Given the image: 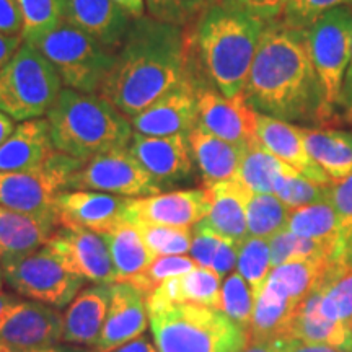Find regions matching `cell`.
Listing matches in <instances>:
<instances>
[{"label":"cell","mask_w":352,"mask_h":352,"mask_svg":"<svg viewBox=\"0 0 352 352\" xmlns=\"http://www.w3.org/2000/svg\"><path fill=\"white\" fill-rule=\"evenodd\" d=\"M197 264L186 254H173V256H157L153 261L140 271L139 274L131 277L126 283H131L142 296L147 298L164 280L173 276H182L184 272L195 270Z\"/></svg>","instance_id":"41"},{"label":"cell","mask_w":352,"mask_h":352,"mask_svg":"<svg viewBox=\"0 0 352 352\" xmlns=\"http://www.w3.org/2000/svg\"><path fill=\"white\" fill-rule=\"evenodd\" d=\"M189 145H191L192 160L196 168L199 170L206 188L235 179L245 147L227 142L210 134L199 124H196L195 129L189 132Z\"/></svg>","instance_id":"26"},{"label":"cell","mask_w":352,"mask_h":352,"mask_svg":"<svg viewBox=\"0 0 352 352\" xmlns=\"http://www.w3.org/2000/svg\"><path fill=\"white\" fill-rule=\"evenodd\" d=\"M109 300L111 284H95L82 289L63 314L60 342L94 349L107 321Z\"/></svg>","instance_id":"21"},{"label":"cell","mask_w":352,"mask_h":352,"mask_svg":"<svg viewBox=\"0 0 352 352\" xmlns=\"http://www.w3.org/2000/svg\"><path fill=\"white\" fill-rule=\"evenodd\" d=\"M3 283H6V279H3V266H2V258H0V290L3 287Z\"/></svg>","instance_id":"59"},{"label":"cell","mask_w":352,"mask_h":352,"mask_svg":"<svg viewBox=\"0 0 352 352\" xmlns=\"http://www.w3.org/2000/svg\"><path fill=\"white\" fill-rule=\"evenodd\" d=\"M209 192L212 206L202 222L223 240L240 246L248 239L246 204L252 191L236 179H228L209 186Z\"/></svg>","instance_id":"25"},{"label":"cell","mask_w":352,"mask_h":352,"mask_svg":"<svg viewBox=\"0 0 352 352\" xmlns=\"http://www.w3.org/2000/svg\"><path fill=\"white\" fill-rule=\"evenodd\" d=\"M329 201L340 220L342 233L346 235L352 228V173L329 186Z\"/></svg>","instance_id":"45"},{"label":"cell","mask_w":352,"mask_h":352,"mask_svg":"<svg viewBox=\"0 0 352 352\" xmlns=\"http://www.w3.org/2000/svg\"><path fill=\"white\" fill-rule=\"evenodd\" d=\"M54 153L47 120H30L16 124L0 144V171H25L43 165Z\"/></svg>","instance_id":"27"},{"label":"cell","mask_w":352,"mask_h":352,"mask_svg":"<svg viewBox=\"0 0 352 352\" xmlns=\"http://www.w3.org/2000/svg\"><path fill=\"white\" fill-rule=\"evenodd\" d=\"M148 16L164 23L188 28L195 25L201 15L215 0H144Z\"/></svg>","instance_id":"42"},{"label":"cell","mask_w":352,"mask_h":352,"mask_svg":"<svg viewBox=\"0 0 352 352\" xmlns=\"http://www.w3.org/2000/svg\"><path fill=\"white\" fill-rule=\"evenodd\" d=\"M215 2L241 8V10L266 21V23H271V21L280 19L287 0H215Z\"/></svg>","instance_id":"46"},{"label":"cell","mask_w":352,"mask_h":352,"mask_svg":"<svg viewBox=\"0 0 352 352\" xmlns=\"http://www.w3.org/2000/svg\"><path fill=\"white\" fill-rule=\"evenodd\" d=\"M186 80H192L188 30L144 15L114 52L100 95L131 120Z\"/></svg>","instance_id":"1"},{"label":"cell","mask_w":352,"mask_h":352,"mask_svg":"<svg viewBox=\"0 0 352 352\" xmlns=\"http://www.w3.org/2000/svg\"><path fill=\"white\" fill-rule=\"evenodd\" d=\"M236 261H239V246L223 240L215 254L212 271L217 272L220 277H227L233 271V267H236Z\"/></svg>","instance_id":"48"},{"label":"cell","mask_w":352,"mask_h":352,"mask_svg":"<svg viewBox=\"0 0 352 352\" xmlns=\"http://www.w3.org/2000/svg\"><path fill=\"white\" fill-rule=\"evenodd\" d=\"M320 294L315 287L314 292L297 307L290 320L285 336L308 344H324L352 352V331L338 321L328 320L320 311Z\"/></svg>","instance_id":"28"},{"label":"cell","mask_w":352,"mask_h":352,"mask_svg":"<svg viewBox=\"0 0 352 352\" xmlns=\"http://www.w3.org/2000/svg\"><path fill=\"white\" fill-rule=\"evenodd\" d=\"M222 241V236H219L212 228L206 226L201 220L199 223H196V226L192 227V241L191 250H189L191 258L195 259L197 266L212 270L215 254H217Z\"/></svg>","instance_id":"44"},{"label":"cell","mask_w":352,"mask_h":352,"mask_svg":"<svg viewBox=\"0 0 352 352\" xmlns=\"http://www.w3.org/2000/svg\"><path fill=\"white\" fill-rule=\"evenodd\" d=\"M127 148L162 189L184 182L195 173L196 165L186 132L162 138L134 132Z\"/></svg>","instance_id":"14"},{"label":"cell","mask_w":352,"mask_h":352,"mask_svg":"<svg viewBox=\"0 0 352 352\" xmlns=\"http://www.w3.org/2000/svg\"><path fill=\"white\" fill-rule=\"evenodd\" d=\"M82 164L54 151L33 170L0 171V206L26 214L57 212V195L67 189L70 175Z\"/></svg>","instance_id":"9"},{"label":"cell","mask_w":352,"mask_h":352,"mask_svg":"<svg viewBox=\"0 0 352 352\" xmlns=\"http://www.w3.org/2000/svg\"><path fill=\"white\" fill-rule=\"evenodd\" d=\"M148 327L145 297L131 283H113L111 300L100 341L90 352H109L142 336Z\"/></svg>","instance_id":"19"},{"label":"cell","mask_w":352,"mask_h":352,"mask_svg":"<svg viewBox=\"0 0 352 352\" xmlns=\"http://www.w3.org/2000/svg\"><path fill=\"white\" fill-rule=\"evenodd\" d=\"M3 279L13 292L54 308L70 305L85 280L57 261L47 246L26 256L2 261Z\"/></svg>","instance_id":"10"},{"label":"cell","mask_w":352,"mask_h":352,"mask_svg":"<svg viewBox=\"0 0 352 352\" xmlns=\"http://www.w3.org/2000/svg\"><path fill=\"white\" fill-rule=\"evenodd\" d=\"M23 19V39L34 43L65 19L67 0H15Z\"/></svg>","instance_id":"37"},{"label":"cell","mask_w":352,"mask_h":352,"mask_svg":"<svg viewBox=\"0 0 352 352\" xmlns=\"http://www.w3.org/2000/svg\"><path fill=\"white\" fill-rule=\"evenodd\" d=\"M256 139L272 155L292 166L298 173L316 183L328 184V186L333 184L328 175L308 155L302 129L298 126L258 113Z\"/></svg>","instance_id":"23"},{"label":"cell","mask_w":352,"mask_h":352,"mask_svg":"<svg viewBox=\"0 0 352 352\" xmlns=\"http://www.w3.org/2000/svg\"><path fill=\"white\" fill-rule=\"evenodd\" d=\"M67 189H88L134 199L162 192L155 179L127 147L114 148L83 162L70 175Z\"/></svg>","instance_id":"11"},{"label":"cell","mask_w":352,"mask_h":352,"mask_svg":"<svg viewBox=\"0 0 352 352\" xmlns=\"http://www.w3.org/2000/svg\"><path fill=\"white\" fill-rule=\"evenodd\" d=\"M107 241L111 254L116 283H126L151 264L155 256L147 248L138 228L129 222H122L113 230L100 233Z\"/></svg>","instance_id":"30"},{"label":"cell","mask_w":352,"mask_h":352,"mask_svg":"<svg viewBox=\"0 0 352 352\" xmlns=\"http://www.w3.org/2000/svg\"><path fill=\"white\" fill-rule=\"evenodd\" d=\"M109 352H158V351L155 344H152V342L148 341V338H145L142 334V336L135 338V340L126 342V344L116 347V349Z\"/></svg>","instance_id":"53"},{"label":"cell","mask_w":352,"mask_h":352,"mask_svg":"<svg viewBox=\"0 0 352 352\" xmlns=\"http://www.w3.org/2000/svg\"><path fill=\"white\" fill-rule=\"evenodd\" d=\"M15 121H13L10 116L0 113V144H3L8 138H10L12 132L15 131Z\"/></svg>","instance_id":"56"},{"label":"cell","mask_w":352,"mask_h":352,"mask_svg":"<svg viewBox=\"0 0 352 352\" xmlns=\"http://www.w3.org/2000/svg\"><path fill=\"white\" fill-rule=\"evenodd\" d=\"M60 223L59 214H26L0 206V258L26 256L47 245Z\"/></svg>","instance_id":"22"},{"label":"cell","mask_w":352,"mask_h":352,"mask_svg":"<svg viewBox=\"0 0 352 352\" xmlns=\"http://www.w3.org/2000/svg\"><path fill=\"white\" fill-rule=\"evenodd\" d=\"M192 80L171 88L165 95L153 101L151 107L131 118L134 132L144 135H173L179 132L189 134L199 120L197 109V90Z\"/></svg>","instance_id":"17"},{"label":"cell","mask_w":352,"mask_h":352,"mask_svg":"<svg viewBox=\"0 0 352 352\" xmlns=\"http://www.w3.org/2000/svg\"><path fill=\"white\" fill-rule=\"evenodd\" d=\"M308 155L331 182L352 173V132L300 127Z\"/></svg>","instance_id":"29"},{"label":"cell","mask_w":352,"mask_h":352,"mask_svg":"<svg viewBox=\"0 0 352 352\" xmlns=\"http://www.w3.org/2000/svg\"><path fill=\"white\" fill-rule=\"evenodd\" d=\"M342 116L347 122H352V47H351V59L347 65V72L344 78V88H342Z\"/></svg>","instance_id":"50"},{"label":"cell","mask_w":352,"mask_h":352,"mask_svg":"<svg viewBox=\"0 0 352 352\" xmlns=\"http://www.w3.org/2000/svg\"><path fill=\"white\" fill-rule=\"evenodd\" d=\"M209 188L178 189L160 195L131 199L126 222H145L155 226L195 227L210 212Z\"/></svg>","instance_id":"15"},{"label":"cell","mask_w":352,"mask_h":352,"mask_svg":"<svg viewBox=\"0 0 352 352\" xmlns=\"http://www.w3.org/2000/svg\"><path fill=\"white\" fill-rule=\"evenodd\" d=\"M241 95L254 111L276 120L328 122L305 30L290 28L279 20L267 23Z\"/></svg>","instance_id":"2"},{"label":"cell","mask_w":352,"mask_h":352,"mask_svg":"<svg viewBox=\"0 0 352 352\" xmlns=\"http://www.w3.org/2000/svg\"><path fill=\"white\" fill-rule=\"evenodd\" d=\"M23 43V36H8V34L0 33V74Z\"/></svg>","instance_id":"49"},{"label":"cell","mask_w":352,"mask_h":352,"mask_svg":"<svg viewBox=\"0 0 352 352\" xmlns=\"http://www.w3.org/2000/svg\"><path fill=\"white\" fill-rule=\"evenodd\" d=\"M305 41L323 88L328 121L342 104V88L352 47V8L338 7L320 16L305 30Z\"/></svg>","instance_id":"8"},{"label":"cell","mask_w":352,"mask_h":352,"mask_svg":"<svg viewBox=\"0 0 352 352\" xmlns=\"http://www.w3.org/2000/svg\"><path fill=\"white\" fill-rule=\"evenodd\" d=\"M0 33L23 36V19L15 0H0Z\"/></svg>","instance_id":"47"},{"label":"cell","mask_w":352,"mask_h":352,"mask_svg":"<svg viewBox=\"0 0 352 352\" xmlns=\"http://www.w3.org/2000/svg\"><path fill=\"white\" fill-rule=\"evenodd\" d=\"M63 91V80L50 60L23 43L0 74V113L13 121L38 120L50 113Z\"/></svg>","instance_id":"6"},{"label":"cell","mask_w":352,"mask_h":352,"mask_svg":"<svg viewBox=\"0 0 352 352\" xmlns=\"http://www.w3.org/2000/svg\"><path fill=\"white\" fill-rule=\"evenodd\" d=\"M46 246L65 270L85 283H116L111 254L100 233L83 227L60 226Z\"/></svg>","instance_id":"12"},{"label":"cell","mask_w":352,"mask_h":352,"mask_svg":"<svg viewBox=\"0 0 352 352\" xmlns=\"http://www.w3.org/2000/svg\"><path fill=\"white\" fill-rule=\"evenodd\" d=\"M158 352H243L248 333L222 310L197 303L170 305L148 315Z\"/></svg>","instance_id":"5"},{"label":"cell","mask_w":352,"mask_h":352,"mask_svg":"<svg viewBox=\"0 0 352 352\" xmlns=\"http://www.w3.org/2000/svg\"><path fill=\"white\" fill-rule=\"evenodd\" d=\"M195 25L189 34L192 80L217 88L227 98L240 96L267 23L241 8L214 2Z\"/></svg>","instance_id":"3"},{"label":"cell","mask_w":352,"mask_h":352,"mask_svg":"<svg viewBox=\"0 0 352 352\" xmlns=\"http://www.w3.org/2000/svg\"><path fill=\"white\" fill-rule=\"evenodd\" d=\"M292 209L287 208L276 195L252 192L246 204L248 236L270 240L276 233L287 228Z\"/></svg>","instance_id":"34"},{"label":"cell","mask_w":352,"mask_h":352,"mask_svg":"<svg viewBox=\"0 0 352 352\" xmlns=\"http://www.w3.org/2000/svg\"><path fill=\"white\" fill-rule=\"evenodd\" d=\"M63 314L59 308L34 300H13L0 316V346L41 349L60 342Z\"/></svg>","instance_id":"13"},{"label":"cell","mask_w":352,"mask_h":352,"mask_svg":"<svg viewBox=\"0 0 352 352\" xmlns=\"http://www.w3.org/2000/svg\"><path fill=\"white\" fill-rule=\"evenodd\" d=\"M338 7L352 8V0H287L279 21L290 28L307 30L323 13Z\"/></svg>","instance_id":"43"},{"label":"cell","mask_w":352,"mask_h":352,"mask_svg":"<svg viewBox=\"0 0 352 352\" xmlns=\"http://www.w3.org/2000/svg\"><path fill=\"white\" fill-rule=\"evenodd\" d=\"M220 289H222V277L217 272L209 267L196 266L195 270L182 276H173L164 280L145 298V307L148 315L179 303H197V305L219 308Z\"/></svg>","instance_id":"24"},{"label":"cell","mask_w":352,"mask_h":352,"mask_svg":"<svg viewBox=\"0 0 352 352\" xmlns=\"http://www.w3.org/2000/svg\"><path fill=\"white\" fill-rule=\"evenodd\" d=\"M284 352H346V351L338 349V347L324 346V344H308V342L287 340Z\"/></svg>","instance_id":"52"},{"label":"cell","mask_w":352,"mask_h":352,"mask_svg":"<svg viewBox=\"0 0 352 352\" xmlns=\"http://www.w3.org/2000/svg\"><path fill=\"white\" fill-rule=\"evenodd\" d=\"M285 166H287V164H284L283 160L272 155L256 139L245 147L235 179L248 188L252 192L272 195L277 175Z\"/></svg>","instance_id":"33"},{"label":"cell","mask_w":352,"mask_h":352,"mask_svg":"<svg viewBox=\"0 0 352 352\" xmlns=\"http://www.w3.org/2000/svg\"><path fill=\"white\" fill-rule=\"evenodd\" d=\"M30 44L50 60L65 88L82 94L100 91L114 63V51L67 21Z\"/></svg>","instance_id":"7"},{"label":"cell","mask_w":352,"mask_h":352,"mask_svg":"<svg viewBox=\"0 0 352 352\" xmlns=\"http://www.w3.org/2000/svg\"><path fill=\"white\" fill-rule=\"evenodd\" d=\"M272 271L270 240L248 236L239 246V261H236V272L243 277L252 287L254 297L266 283L267 276Z\"/></svg>","instance_id":"38"},{"label":"cell","mask_w":352,"mask_h":352,"mask_svg":"<svg viewBox=\"0 0 352 352\" xmlns=\"http://www.w3.org/2000/svg\"><path fill=\"white\" fill-rule=\"evenodd\" d=\"M329 186L307 178V176H303L287 165L277 175L272 195H276L287 208L294 210L303 208V206H310L315 204V202L328 199Z\"/></svg>","instance_id":"36"},{"label":"cell","mask_w":352,"mask_h":352,"mask_svg":"<svg viewBox=\"0 0 352 352\" xmlns=\"http://www.w3.org/2000/svg\"><path fill=\"white\" fill-rule=\"evenodd\" d=\"M131 199L134 197L88 189H64L56 197V209L63 226L104 233L126 222V210Z\"/></svg>","instance_id":"18"},{"label":"cell","mask_w":352,"mask_h":352,"mask_svg":"<svg viewBox=\"0 0 352 352\" xmlns=\"http://www.w3.org/2000/svg\"><path fill=\"white\" fill-rule=\"evenodd\" d=\"M64 21L116 52L129 33L134 16L114 0H67Z\"/></svg>","instance_id":"20"},{"label":"cell","mask_w":352,"mask_h":352,"mask_svg":"<svg viewBox=\"0 0 352 352\" xmlns=\"http://www.w3.org/2000/svg\"><path fill=\"white\" fill-rule=\"evenodd\" d=\"M285 230L329 245L342 246V239H344V233H342L340 220L329 197L315 204L294 209Z\"/></svg>","instance_id":"32"},{"label":"cell","mask_w":352,"mask_h":352,"mask_svg":"<svg viewBox=\"0 0 352 352\" xmlns=\"http://www.w3.org/2000/svg\"><path fill=\"white\" fill-rule=\"evenodd\" d=\"M118 6H121L127 13H131L134 19H140L145 15V2L144 0H114Z\"/></svg>","instance_id":"55"},{"label":"cell","mask_w":352,"mask_h":352,"mask_svg":"<svg viewBox=\"0 0 352 352\" xmlns=\"http://www.w3.org/2000/svg\"><path fill=\"white\" fill-rule=\"evenodd\" d=\"M15 298L16 297L12 296V294H7V292H3V290H0V316L3 315V311L7 310V307L10 305Z\"/></svg>","instance_id":"58"},{"label":"cell","mask_w":352,"mask_h":352,"mask_svg":"<svg viewBox=\"0 0 352 352\" xmlns=\"http://www.w3.org/2000/svg\"><path fill=\"white\" fill-rule=\"evenodd\" d=\"M316 289L321 314L352 331V267L336 259Z\"/></svg>","instance_id":"31"},{"label":"cell","mask_w":352,"mask_h":352,"mask_svg":"<svg viewBox=\"0 0 352 352\" xmlns=\"http://www.w3.org/2000/svg\"><path fill=\"white\" fill-rule=\"evenodd\" d=\"M219 310H222L228 318L248 333L254 310V294L239 272H230L223 279Z\"/></svg>","instance_id":"39"},{"label":"cell","mask_w":352,"mask_h":352,"mask_svg":"<svg viewBox=\"0 0 352 352\" xmlns=\"http://www.w3.org/2000/svg\"><path fill=\"white\" fill-rule=\"evenodd\" d=\"M197 90V124L227 142L246 147L256 140L258 113L246 103L243 95L227 98L217 88L199 85Z\"/></svg>","instance_id":"16"},{"label":"cell","mask_w":352,"mask_h":352,"mask_svg":"<svg viewBox=\"0 0 352 352\" xmlns=\"http://www.w3.org/2000/svg\"><path fill=\"white\" fill-rule=\"evenodd\" d=\"M287 338H276L267 341H248L243 352H284Z\"/></svg>","instance_id":"51"},{"label":"cell","mask_w":352,"mask_h":352,"mask_svg":"<svg viewBox=\"0 0 352 352\" xmlns=\"http://www.w3.org/2000/svg\"><path fill=\"white\" fill-rule=\"evenodd\" d=\"M47 124L54 151L80 162L127 147L134 134L131 121L108 100L72 88H63Z\"/></svg>","instance_id":"4"},{"label":"cell","mask_w":352,"mask_h":352,"mask_svg":"<svg viewBox=\"0 0 352 352\" xmlns=\"http://www.w3.org/2000/svg\"><path fill=\"white\" fill-rule=\"evenodd\" d=\"M0 352H90L85 351L83 347L77 346H51V347H41V349H12V347L0 346Z\"/></svg>","instance_id":"54"},{"label":"cell","mask_w":352,"mask_h":352,"mask_svg":"<svg viewBox=\"0 0 352 352\" xmlns=\"http://www.w3.org/2000/svg\"><path fill=\"white\" fill-rule=\"evenodd\" d=\"M341 261L346 264V266L352 267V228L346 233L344 239H342V246H341Z\"/></svg>","instance_id":"57"},{"label":"cell","mask_w":352,"mask_h":352,"mask_svg":"<svg viewBox=\"0 0 352 352\" xmlns=\"http://www.w3.org/2000/svg\"><path fill=\"white\" fill-rule=\"evenodd\" d=\"M270 252L272 267L280 264L303 261V259L341 258V246L329 245L324 241L305 239L296 233L283 230L270 239Z\"/></svg>","instance_id":"35"},{"label":"cell","mask_w":352,"mask_h":352,"mask_svg":"<svg viewBox=\"0 0 352 352\" xmlns=\"http://www.w3.org/2000/svg\"><path fill=\"white\" fill-rule=\"evenodd\" d=\"M132 226L138 228L147 248L155 258L186 254L191 250L192 227L155 226L145 222H132Z\"/></svg>","instance_id":"40"}]
</instances>
